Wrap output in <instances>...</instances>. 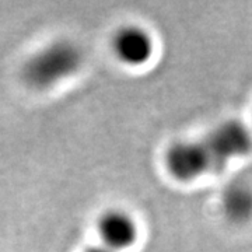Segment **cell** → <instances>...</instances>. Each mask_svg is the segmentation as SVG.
I'll use <instances>...</instances> for the list:
<instances>
[{
    "label": "cell",
    "instance_id": "2",
    "mask_svg": "<svg viewBox=\"0 0 252 252\" xmlns=\"http://www.w3.org/2000/svg\"><path fill=\"white\" fill-rule=\"evenodd\" d=\"M164 162L172 178L181 182H192L206 174L216 172L215 161L203 137L172 143L165 152Z\"/></svg>",
    "mask_w": 252,
    "mask_h": 252
},
{
    "label": "cell",
    "instance_id": "6",
    "mask_svg": "<svg viewBox=\"0 0 252 252\" xmlns=\"http://www.w3.org/2000/svg\"><path fill=\"white\" fill-rule=\"evenodd\" d=\"M227 220L244 224L252 219V188L247 184H233L225 189L220 202Z\"/></svg>",
    "mask_w": 252,
    "mask_h": 252
},
{
    "label": "cell",
    "instance_id": "4",
    "mask_svg": "<svg viewBox=\"0 0 252 252\" xmlns=\"http://www.w3.org/2000/svg\"><path fill=\"white\" fill-rule=\"evenodd\" d=\"M98 234L102 247L112 252H122L136 244L139 238V225L130 213L114 209L99 217Z\"/></svg>",
    "mask_w": 252,
    "mask_h": 252
},
{
    "label": "cell",
    "instance_id": "1",
    "mask_svg": "<svg viewBox=\"0 0 252 252\" xmlns=\"http://www.w3.org/2000/svg\"><path fill=\"white\" fill-rule=\"evenodd\" d=\"M83 63L81 51L72 42H55L31 58L24 69L27 81L39 89L51 87L70 77Z\"/></svg>",
    "mask_w": 252,
    "mask_h": 252
},
{
    "label": "cell",
    "instance_id": "5",
    "mask_svg": "<svg viewBox=\"0 0 252 252\" xmlns=\"http://www.w3.org/2000/svg\"><path fill=\"white\" fill-rule=\"evenodd\" d=\"M112 49L122 63L130 67H140L147 64L153 58V36L143 27L126 26L114 35Z\"/></svg>",
    "mask_w": 252,
    "mask_h": 252
},
{
    "label": "cell",
    "instance_id": "7",
    "mask_svg": "<svg viewBox=\"0 0 252 252\" xmlns=\"http://www.w3.org/2000/svg\"><path fill=\"white\" fill-rule=\"evenodd\" d=\"M87 252H112V251H109V250H107L105 247H94V248H90L89 251Z\"/></svg>",
    "mask_w": 252,
    "mask_h": 252
},
{
    "label": "cell",
    "instance_id": "3",
    "mask_svg": "<svg viewBox=\"0 0 252 252\" xmlns=\"http://www.w3.org/2000/svg\"><path fill=\"white\" fill-rule=\"evenodd\" d=\"M203 140L212 154L216 172L221 171L235 158L250 154L252 150V133L238 121H225L217 125Z\"/></svg>",
    "mask_w": 252,
    "mask_h": 252
}]
</instances>
